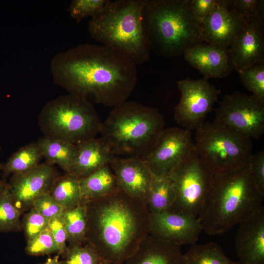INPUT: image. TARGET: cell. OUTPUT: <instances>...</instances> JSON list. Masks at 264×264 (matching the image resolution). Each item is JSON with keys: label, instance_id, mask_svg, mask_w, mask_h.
<instances>
[{"label": "cell", "instance_id": "6da1fadb", "mask_svg": "<svg viewBox=\"0 0 264 264\" xmlns=\"http://www.w3.org/2000/svg\"><path fill=\"white\" fill-rule=\"evenodd\" d=\"M136 65L102 44H82L59 52L51 60L53 81L69 94L113 107L127 101L137 82Z\"/></svg>", "mask_w": 264, "mask_h": 264}, {"label": "cell", "instance_id": "7a4b0ae2", "mask_svg": "<svg viewBox=\"0 0 264 264\" xmlns=\"http://www.w3.org/2000/svg\"><path fill=\"white\" fill-rule=\"evenodd\" d=\"M86 204L88 244L102 261L123 264L149 234L147 204L118 187Z\"/></svg>", "mask_w": 264, "mask_h": 264}, {"label": "cell", "instance_id": "3957f363", "mask_svg": "<svg viewBox=\"0 0 264 264\" xmlns=\"http://www.w3.org/2000/svg\"><path fill=\"white\" fill-rule=\"evenodd\" d=\"M263 197L251 179L248 165L214 175L198 216L202 231L210 235L226 232L262 208Z\"/></svg>", "mask_w": 264, "mask_h": 264}, {"label": "cell", "instance_id": "277c9868", "mask_svg": "<svg viewBox=\"0 0 264 264\" xmlns=\"http://www.w3.org/2000/svg\"><path fill=\"white\" fill-rule=\"evenodd\" d=\"M201 24L194 17L190 0H145L142 26L151 51L173 57L203 43Z\"/></svg>", "mask_w": 264, "mask_h": 264}, {"label": "cell", "instance_id": "5b68a950", "mask_svg": "<svg viewBox=\"0 0 264 264\" xmlns=\"http://www.w3.org/2000/svg\"><path fill=\"white\" fill-rule=\"evenodd\" d=\"M165 125L156 109L127 100L112 107L100 133L115 156L142 157L154 145Z\"/></svg>", "mask_w": 264, "mask_h": 264}, {"label": "cell", "instance_id": "8992f818", "mask_svg": "<svg viewBox=\"0 0 264 264\" xmlns=\"http://www.w3.org/2000/svg\"><path fill=\"white\" fill-rule=\"evenodd\" d=\"M145 0H110L88 24V34L101 44L122 54L135 65L149 61L142 12Z\"/></svg>", "mask_w": 264, "mask_h": 264}, {"label": "cell", "instance_id": "52a82bcc", "mask_svg": "<svg viewBox=\"0 0 264 264\" xmlns=\"http://www.w3.org/2000/svg\"><path fill=\"white\" fill-rule=\"evenodd\" d=\"M195 145L198 156L214 174L230 172L248 165L252 139L214 122L196 129Z\"/></svg>", "mask_w": 264, "mask_h": 264}, {"label": "cell", "instance_id": "ba28073f", "mask_svg": "<svg viewBox=\"0 0 264 264\" xmlns=\"http://www.w3.org/2000/svg\"><path fill=\"white\" fill-rule=\"evenodd\" d=\"M52 137L76 145L96 137L102 122L88 99L69 94L48 103L42 112Z\"/></svg>", "mask_w": 264, "mask_h": 264}, {"label": "cell", "instance_id": "9c48e42d", "mask_svg": "<svg viewBox=\"0 0 264 264\" xmlns=\"http://www.w3.org/2000/svg\"><path fill=\"white\" fill-rule=\"evenodd\" d=\"M169 176L176 193L172 209L198 217L211 187L214 174L201 161L197 150Z\"/></svg>", "mask_w": 264, "mask_h": 264}, {"label": "cell", "instance_id": "30bf717a", "mask_svg": "<svg viewBox=\"0 0 264 264\" xmlns=\"http://www.w3.org/2000/svg\"><path fill=\"white\" fill-rule=\"evenodd\" d=\"M216 123L250 139L264 133V100L235 91L225 95L215 110Z\"/></svg>", "mask_w": 264, "mask_h": 264}, {"label": "cell", "instance_id": "8fae6325", "mask_svg": "<svg viewBox=\"0 0 264 264\" xmlns=\"http://www.w3.org/2000/svg\"><path fill=\"white\" fill-rule=\"evenodd\" d=\"M176 84L181 96L175 108V119L182 128L196 130L205 122L220 90L204 77L198 80L187 78Z\"/></svg>", "mask_w": 264, "mask_h": 264}, {"label": "cell", "instance_id": "7c38bea8", "mask_svg": "<svg viewBox=\"0 0 264 264\" xmlns=\"http://www.w3.org/2000/svg\"><path fill=\"white\" fill-rule=\"evenodd\" d=\"M196 151L191 131L173 127L165 129L153 147L141 158L153 175L169 176Z\"/></svg>", "mask_w": 264, "mask_h": 264}, {"label": "cell", "instance_id": "4fadbf2b", "mask_svg": "<svg viewBox=\"0 0 264 264\" xmlns=\"http://www.w3.org/2000/svg\"><path fill=\"white\" fill-rule=\"evenodd\" d=\"M202 231L198 217L173 209L150 214L149 234L180 245L196 244Z\"/></svg>", "mask_w": 264, "mask_h": 264}, {"label": "cell", "instance_id": "5bb4252c", "mask_svg": "<svg viewBox=\"0 0 264 264\" xmlns=\"http://www.w3.org/2000/svg\"><path fill=\"white\" fill-rule=\"evenodd\" d=\"M263 18H244L243 25L229 48L234 70L264 61Z\"/></svg>", "mask_w": 264, "mask_h": 264}, {"label": "cell", "instance_id": "9a60e30c", "mask_svg": "<svg viewBox=\"0 0 264 264\" xmlns=\"http://www.w3.org/2000/svg\"><path fill=\"white\" fill-rule=\"evenodd\" d=\"M244 22L231 7L230 0H218L201 24L203 42L229 49Z\"/></svg>", "mask_w": 264, "mask_h": 264}, {"label": "cell", "instance_id": "2e32d148", "mask_svg": "<svg viewBox=\"0 0 264 264\" xmlns=\"http://www.w3.org/2000/svg\"><path fill=\"white\" fill-rule=\"evenodd\" d=\"M118 187L147 204L153 174L141 157L115 156L110 163Z\"/></svg>", "mask_w": 264, "mask_h": 264}, {"label": "cell", "instance_id": "e0dca14e", "mask_svg": "<svg viewBox=\"0 0 264 264\" xmlns=\"http://www.w3.org/2000/svg\"><path fill=\"white\" fill-rule=\"evenodd\" d=\"M54 176L52 164L48 162L14 174L8 186L17 207L20 209L32 206L36 198L48 192Z\"/></svg>", "mask_w": 264, "mask_h": 264}, {"label": "cell", "instance_id": "ac0fdd59", "mask_svg": "<svg viewBox=\"0 0 264 264\" xmlns=\"http://www.w3.org/2000/svg\"><path fill=\"white\" fill-rule=\"evenodd\" d=\"M235 247L239 264H264V207L239 224Z\"/></svg>", "mask_w": 264, "mask_h": 264}, {"label": "cell", "instance_id": "d6986e66", "mask_svg": "<svg viewBox=\"0 0 264 264\" xmlns=\"http://www.w3.org/2000/svg\"><path fill=\"white\" fill-rule=\"evenodd\" d=\"M189 65L197 69L206 79L221 78L234 70L229 49L203 42L183 54Z\"/></svg>", "mask_w": 264, "mask_h": 264}, {"label": "cell", "instance_id": "ffe728a7", "mask_svg": "<svg viewBox=\"0 0 264 264\" xmlns=\"http://www.w3.org/2000/svg\"><path fill=\"white\" fill-rule=\"evenodd\" d=\"M181 246L149 234L123 264H186Z\"/></svg>", "mask_w": 264, "mask_h": 264}, {"label": "cell", "instance_id": "44dd1931", "mask_svg": "<svg viewBox=\"0 0 264 264\" xmlns=\"http://www.w3.org/2000/svg\"><path fill=\"white\" fill-rule=\"evenodd\" d=\"M77 145L76 156L70 174L79 178L110 164L115 156L102 137L91 139Z\"/></svg>", "mask_w": 264, "mask_h": 264}, {"label": "cell", "instance_id": "7402d4cb", "mask_svg": "<svg viewBox=\"0 0 264 264\" xmlns=\"http://www.w3.org/2000/svg\"><path fill=\"white\" fill-rule=\"evenodd\" d=\"M37 145L42 156L49 163L56 164L67 173H70L77 153V145L50 136L42 138Z\"/></svg>", "mask_w": 264, "mask_h": 264}, {"label": "cell", "instance_id": "603a6c76", "mask_svg": "<svg viewBox=\"0 0 264 264\" xmlns=\"http://www.w3.org/2000/svg\"><path fill=\"white\" fill-rule=\"evenodd\" d=\"M80 184L85 202L107 195L118 187L109 164L101 167L86 177L80 178Z\"/></svg>", "mask_w": 264, "mask_h": 264}, {"label": "cell", "instance_id": "cb8c5ba5", "mask_svg": "<svg viewBox=\"0 0 264 264\" xmlns=\"http://www.w3.org/2000/svg\"><path fill=\"white\" fill-rule=\"evenodd\" d=\"M176 199L173 182L170 176L153 174L147 205L150 214L171 209Z\"/></svg>", "mask_w": 264, "mask_h": 264}, {"label": "cell", "instance_id": "d4e9b609", "mask_svg": "<svg viewBox=\"0 0 264 264\" xmlns=\"http://www.w3.org/2000/svg\"><path fill=\"white\" fill-rule=\"evenodd\" d=\"M184 256L186 264H239L228 257L214 242L192 245Z\"/></svg>", "mask_w": 264, "mask_h": 264}, {"label": "cell", "instance_id": "484cf974", "mask_svg": "<svg viewBox=\"0 0 264 264\" xmlns=\"http://www.w3.org/2000/svg\"><path fill=\"white\" fill-rule=\"evenodd\" d=\"M49 194L65 210L85 202L81 192L80 178L70 173L63 177Z\"/></svg>", "mask_w": 264, "mask_h": 264}, {"label": "cell", "instance_id": "4316f807", "mask_svg": "<svg viewBox=\"0 0 264 264\" xmlns=\"http://www.w3.org/2000/svg\"><path fill=\"white\" fill-rule=\"evenodd\" d=\"M62 219L67 236L72 245L79 244L86 240L87 230V212L86 202L65 210Z\"/></svg>", "mask_w": 264, "mask_h": 264}, {"label": "cell", "instance_id": "83f0119b", "mask_svg": "<svg viewBox=\"0 0 264 264\" xmlns=\"http://www.w3.org/2000/svg\"><path fill=\"white\" fill-rule=\"evenodd\" d=\"M42 154L37 144L26 146L15 153L4 167L6 174L25 172L39 165Z\"/></svg>", "mask_w": 264, "mask_h": 264}, {"label": "cell", "instance_id": "f1b7e54d", "mask_svg": "<svg viewBox=\"0 0 264 264\" xmlns=\"http://www.w3.org/2000/svg\"><path fill=\"white\" fill-rule=\"evenodd\" d=\"M16 205L8 185L0 194V231L9 232L20 225V211Z\"/></svg>", "mask_w": 264, "mask_h": 264}, {"label": "cell", "instance_id": "f546056e", "mask_svg": "<svg viewBox=\"0 0 264 264\" xmlns=\"http://www.w3.org/2000/svg\"><path fill=\"white\" fill-rule=\"evenodd\" d=\"M237 71L242 84L252 94L264 100V61Z\"/></svg>", "mask_w": 264, "mask_h": 264}, {"label": "cell", "instance_id": "4dcf8cb0", "mask_svg": "<svg viewBox=\"0 0 264 264\" xmlns=\"http://www.w3.org/2000/svg\"><path fill=\"white\" fill-rule=\"evenodd\" d=\"M26 253L32 256L59 253V249L49 227L27 241Z\"/></svg>", "mask_w": 264, "mask_h": 264}, {"label": "cell", "instance_id": "1f68e13d", "mask_svg": "<svg viewBox=\"0 0 264 264\" xmlns=\"http://www.w3.org/2000/svg\"><path fill=\"white\" fill-rule=\"evenodd\" d=\"M109 0H73L69 7L70 16L77 22L88 17L91 18L98 14L105 6Z\"/></svg>", "mask_w": 264, "mask_h": 264}, {"label": "cell", "instance_id": "d6a6232c", "mask_svg": "<svg viewBox=\"0 0 264 264\" xmlns=\"http://www.w3.org/2000/svg\"><path fill=\"white\" fill-rule=\"evenodd\" d=\"M102 260L89 244H74L67 249L62 264H99Z\"/></svg>", "mask_w": 264, "mask_h": 264}, {"label": "cell", "instance_id": "836d02e7", "mask_svg": "<svg viewBox=\"0 0 264 264\" xmlns=\"http://www.w3.org/2000/svg\"><path fill=\"white\" fill-rule=\"evenodd\" d=\"M32 206L49 220L62 216L65 210L48 192L43 194L36 198Z\"/></svg>", "mask_w": 264, "mask_h": 264}, {"label": "cell", "instance_id": "e575fe53", "mask_svg": "<svg viewBox=\"0 0 264 264\" xmlns=\"http://www.w3.org/2000/svg\"><path fill=\"white\" fill-rule=\"evenodd\" d=\"M231 7L242 19L263 18L264 0H230Z\"/></svg>", "mask_w": 264, "mask_h": 264}, {"label": "cell", "instance_id": "d590c367", "mask_svg": "<svg viewBox=\"0 0 264 264\" xmlns=\"http://www.w3.org/2000/svg\"><path fill=\"white\" fill-rule=\"evenodd\" d=\"M49 221V220L32 207L26 214L23 223L27 241L34 238L47 228Z\"/></svg>", "mask_w": 264, "mask_h": 264}, {"label": "cell", "instance_id": "8d00e7d4", "mask_svg": "<svg viewBox=\"0 0 264 264\" xmlns=\"http://www.w3.org/2000/svg\"><path fill=\"white\" fill-rule=\"evenodd\" d=\"M248 166L251 179L260 193L264 196V151L252 154Z\"/></svg>", "mask_w": 264, "mask_h": 264}, {"label": "cell", "instance_id": "74e56055", "mask_svg": "<svg viewBox=\"0 0 264 264\" xmlns=\"http://www.w3.org/2000/svg\"><path fill=\"white\" fill-rule=\"evenodd\" d=\"M50 229L59 249V254H66L67 248L66 242L67 236L62 219V216L51 219L49 221Z\"/></svg>", "mask_w": 264, "mask_h": 264}, {"label": "cell", "instance_id": "f35d334b", "mask_svg": "<svg viewBox=\"0 0 264 264\" xmlns=\"http://www.w3.org/2000/svg\"><path fill=\"white\" fill-rule=\"evenodd\" d=\"M218 0H190L192 12L200 23L208 17Z\"/></svg>", "mask_w": 264, "mask_h": 264}, {"label": "cell", "instance_id": "ab89813d", "mask_svg": "<svg viewBox=\"0 0 264 264\" xmlns=\"http://www.w3.org/2000/svg\"><path fill=\"white\" fill-rule=\"evenodd\" d=\"M39 264H62V263L59 261V256L57 255L52 258L48 259L44 263Z\"/></svg>", "mask_w": 264, "mask_h": 264}, {"label": "cell", "instance_id": "60d3db41", "mask_svg": "<svg viewBox=\"0 0 264 264\" xmlns=\"http://www.w3.org/2000/svg\"><path fill=\"white\" fill-rule=\"evenodd\" d=\"M5 185V184H4L3 183H2L0 181V194L2 191V190L3 189Z\"/></svg>", "mask_w": 264, "mask_h": 264}, {"label": "cell", "instance_id": "b9f144b4", "mask_svg": "<svg viewBox=\"0 0 264 264\" xmlns=\"http://www.w3.org/2000/svg\"><path fill=\"white\" fill-rule=\"evenodd\" d=\"M99 264H110L105 262L104 261H101Z\"/></svg>", "mask_w": 264, "mask_h": 264}]
</instances>
